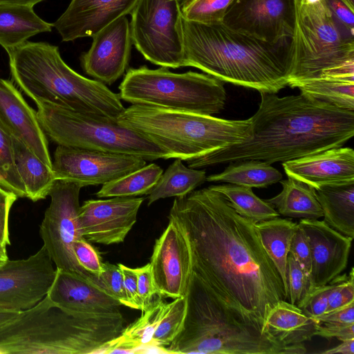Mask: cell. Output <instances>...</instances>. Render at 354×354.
I'll return each instance as SVG.
<instances>
[{
    "instance_id": "cell-1",
    "label": "cell",
    "mask_w": 354,
    "mask_h": 354,
    "mask_svg": "<svg viewBox=\"0 0 354 354\" xmlns=\"http://www.w3.org/2000/svg\"><path fill=\"white\" fill-rule=\"evenodd\" d=\"M168 217L188 237L193 271L230 309L268 333V313L289 299L256 223L239 214L210 186L176 198Z\"/></svg>"
},
{
    "instance_id": "cell-2",
    "label": "cell",
    "mask_w": 354,
    "mask_h": 354,
    "mask_svg": "<svg viewBox=\"0 0 354 354\" xmlns=\"http://www.w3.org/2000/svg\"><path fill=\"white\" fill-rule=\"evenodd\" d=\"M259 93L258 110L250 118L251 138L188 160V167L247 160L283 162L343 147L354 136V111L301 93Z\"/></svg>"
},
{
    "instance_id": "cell-3",
    "label": "cell",
    "mask_w": 354,
    "mask_h": 354,
    "mask_svg": "<svg viewBox=\"0 0 354 354\" xmlns=\"http://www.w3.org/2000/svg\"><path fill=\"white\" fill-rule=\"evenodd\" d=\"M184 66L223 82L277 93L288 84L290 39L272 43L219 24L183 17Z\"/></svg>"
},
{
    "instance_id": "cell-4",
    "label": "cell",
    "mask_w": 354,
    "mask_h": 354,
    "mask_svg": "<svg viewBox=\"0 0 354 354\" xmlns=\"http://www.w3.org/2000/svg\"><path fill=\"white\" fill-rule=\"evenodd\" d=\"M124 323L121 313H73L46 296L0 326V353L100 354L120 335Z\"/></svg>"
},
{
    "instance_id": "cell-5",
    "label": "cell",
    "mask_w": 354,
    "mask_h": 354,
    "mask_svg": "<svg viewBox=\"0 0 354 354\" xmlns=\"http://www.w3.org/2000/svg\"><path fill=\"white\" fill-rule=\"evenodd\" d=\"M7 53L12 80L35 103H51L111 121H117L125 109L119 93L73 71L56 46L27 41Z\"/></svg>"
},
{
    "instance_id": "cell-6",
    "label": "cell",
    "mask_w": 354,
    "mask_h": 354,
    "mask_svg": "<svg viewBox=\"0 0 354 354\" xmlns=\"http://www.w3.org/2000/svg\"><path fill=\"white\" fill-rule=\"evenodd\" d=\"M183 329L167 353L288 354L269 333L230 309L194 271L186 295Z\"/></svg>"
},
{
    "instance_id": "cell-7",
    "label": "cell",
    "mask_w": 354,
    "mask_h": 354,
    "mask_svg": "<svg viewBox=\"0 0 354 354\" xmlns=\"http://www.w3.org/2000/svg\"><path fill=\"white\" fill-rule=\"evenodd\" d=\"M117 122L155 143L167 159L185 161L241 143L252 135L250 118L227 120L142 104L125 108Z\"/></svg>"
},
{
    "instance_id": "cell-8",
    "label": "cell",
    "mask_w": 354,
    "mask_h": 354,
    "mask_svg": "<svg viewBox=\"0 0 354 354\" xmlns=\"http://www.w3.org/2000/svg\"><path fill=\"white\" fill-rule=\"evenodd\" d=\"M288 84L326 77L354 81V41L335 24L325 0H293Z\"/></svg>"
},
{
    "instance_id": "cell-9",
    "label": "cell",
    "mask_w": 354,
    "mask_h": 354,
    "mask_svg": "<svg viewBox=\"0 0 354 354\" xmlns=\"http://www.w3.org/2000/svg\"><path fill=\"white\" fill-rule=\"evenodd\" d=\"M225 82L204 73H175L161 66L129 68L118 88L121 100L131 104L213 115L224 108Z\"/></svg>"
},
{
    "instance_id": "cell-10",
    "label": "cell",
    "mask_w": 354,
    "mask_h": 354,
    "mask_svg": "<svg viewBox=\"0 0 354 354\" xmlns=\"http://www.w3.org/2000/svg\"><path fill=\"white\" fill-rule=\"evenodd\" d=\"M35 104L41 129L58 145L131 154L147 161L167 159L166 152L158 145L117 121L93 117L51 103Z\"/></svg>"
},
{
    "instance_id": "cell-11",
    "label": "cell",
    "mask_w": 354,
    "mask_h": 354,
    "mask_svg": "<svg viewBox=\"0 0 354 354\" xmlns=\"http://www.w3.org/2000/svg\"><path fill=\"white\" fill-rule=\"evenodd\" d=\"M129 23L133 44L151 63L184 66L182 8L177 0H138Z\"/></svg>"
},
{
    "instance_id": "cell-12",
    "label": "cell",
    "mask_w": 354,
    "mask_h": 354,
    "mask_svg": "<svg viewBox=\"0 0 354 354\" xmlns=\"http://www.w3.org/2000/svg\"><path fill=\"white\" fill-rule=\"evenodd\" d=\"M82 187L75 181L55 180L48 194L50 203L44 213L39 233L56 268L77 274L100 286L97 277L80 266L73 250L74 242L83 237L78 218Z\"/></svg>"
},
{
    "instance_id": "cell-13",
    "label": "cell",
    "mask_w": 354,
    "mask_h": 354,
    "mask_svg": "<svg viewBox=\"0 0 354 354\" xmlns=\"http://www.w3.org/2000/svg\"><path fill=\"white\" fill-rule=\"evenodd\" d=\"M134 155L58 145L53 171L56 179L79 183L82 187L104 185L146 165Z\"/></svg>"
},
{
    "instance_id": "cell-14",
    "label": "cell",
    "mask_w": 354,
    "mask_h": 354,
    "mask_svg": "<svg viewBox=\"0 0 354 354\" xmlns=\"http://www.w3.org/2000/svg\"><path fill=\"white\" fill-rule=\"evenodd\" d=\"M43 245L28 258L8 260L0 267V310L23 311L45 297L56 268Z\"/></svg>"
},
{
    "instance_id": "cell-15",
    "label": "cell",
    "mask_w": 354,
    "mask_h": 354,
    "mask_svg": "<svg viewBox=\"0 0 354 354\" xmlns=\"http://www.w3.org/2000/svg\"><path fill=\"white\" fill-rule=\"evenodd\" d=\"M155 241L150 259L157 295L176 299L185 297L190 282L192 252L188 237L172 218Z\"/></svg>"
},
{
    "instance_id": "cell-16",
    "label": "cell",
    "mask_w": 354,
    "mask_h": 354,
    "mask_svg": "<svg viewBox=\"0 0 354 354\" xmlns=\"http://www.w3.org/2000/svg\"><path fill=\"white\" fill-rule=\"evenodd\" d=\"M223 23L232 29L263 40L279 43L291 39L293 0H237Z\"/></svg>"
},
{
    "instance_id": "cell-17",
    "label": "cell",
    "mask_w": 354,
    "mask_h": 354,
    "mask_svg": "<svg viewBox=\"0 0 354 354\" xmlns=\"http://www.w3.org/2000/svg\"><path fill=\"white\" fill-rule=\"evenodd\" d=\"M144 199L129 196L84 201L78 214L82 236L102 245L123 242L136 223Z\"/></svg>"
},
{
    "instance_id": "cell-18",
    "label": "cell",
    "mask_w": 354,
    "mask_h": 354,
    "mask_svg": "<svg viewBox=\"0 0 354 354\" xmlns=\"http://www.w3.org/2000/svg\"><path fill=\"white\" fill-rule=\"evenodd\" d=\"M92 37L91 48L81 56L82 68L95 80L111 85L129 64L133 44L129 19L123 16Z\"/></svg>"
},
{
    "instance_id": "cell-19",
    "label": "cell",
    "mask_w": 354,
    "mask_h": 354,
    "mask_svg": "<svg viewBox=\"0 0 354 354\" xmlns=\"http://www.w3.org/2000/svg\"><path fill=\"white\" fill-rule=\"evenodd\" d=\"M298 224L310 246L311 290L328 283L345 270L353 239L333 230L324 221L301 218Z\"/></svg>"
},
{
    "instance_id": "cell-20",
    "label": "cell",
    "mask_w": 354,
    "mask_h": 354,
    "mask_svg": "<svg viewBox=\"0 0 354 354\" xmlns=\"http://www.w3.org/2000/svg\"><path fill=\"white\" fill-rule=\"evenodd\" d=\"M138 0H71L53 23L63 41L93 37L115 20L131 15Z\"/></svg>"
},
{
    "instance_id": "cell-21",
    "label": "cell",
    "mask_w": 354,
    "mask_h": 354,
    "mask_svg": "<svg viewBox=\"0 0 354 354\" xmlns=\"http://www.w3.org/2000/svg\"><path fill=\"white\" fill-rule=\"evenodd\" d=\"M46 296L56 306L73 313L111 315L121 313V304L99 284L61 269L56 268L54 281Z\"/></svg>"
},
{
    "instance_id": "cell-22",
    "label": "cell",
    "mask_w": 354,
    "mask_h": 354,
    "mask_svg": "<svg viewBox=\"0 0 354 354\" xmlns=\"http://www.w3.org/2000/svg\"><path fill=\"white\" fill-rule=\"evenodd\" d=\"M0 122L12 136L22 141L44 163L53 169L48 139L35 111L8 80L0 77Z\"/></svg>"
},
{
    "instance_id": "cell-23",
    "label": "cell",
    "mask_w": 354,
    "mask_h": 354,
    "mask_svg": "<svg viewBox=\"0 0 354 354\" xmlns=\"http://www.w3.org/2000/svg\"><path fill=\"white\" fill-rule=\"evenodd\" d=\"M287 176L315 189L354 181V150L335 147L282 162Z\"/></svg>"
},
{
    "instance_id": "cell-24",
    "label": "cell",
    "mask_w": 354,
    "mask_h": 354,
    "mask_svg": "<svg viewBox=\"0 0 354 354\" xmlns=\"http://www.w3.org/2000/svg\"><path fill=\"white\" fill-rule=\"evenodd\" d=\"M319 325L317 320L286 300L275 305L266 320L267 331L292 354L306 353L303 343L316 335Z\"/></svg>"
},
{
    "instance_id": "cell-25",
    "label": "cell",
    "mask_w": 354,
    "mask_h": 354,
    "mask_svg": "<svg viewBox=\"0 0 354 354\" xmlns=\"http://www.w3.org/2000/svg\"><path fill=\"white\" fill-rule=\"evenodd\" d=\"M52 28L53 24L41 19L33 6L0 4V45L7 53L35 35L50 32Z\"/></svg>"
},
{
    "instance_id": "cell-26",
    "label": "cell",
    "mask_w": 354,
    "mask_h": 354,
    "mask_svg": "<svg viewBox=\"0 0 354 354\" xmlns=\"http://www.w3.org/2000/svg\"><path fill=\"white\" fill-rule=\"evenodd\" d=\"M324 221L342 234L354 238V181L315 189Z\"/></svg>"
},
{
    "instance_id": "cell-27",
    "label": "cell",
    "mask_w": 354,
    "mask_h": 354,
    "mask_svg": "<svg viewBox=\"0 0 354 354\" xmlns=\"http://www.w3.org/2000/svg\"><path fill=\"white\" fill-rule=\"evenodd\" d=\"M282 189L277 196L265 200L284 216L305 219L323 217L322 207L317 199L315 189L295 178L281 180Z\"/></svg>"
},
{
    "instance_id": "cell-28",
    "label": "cell",
    "mask_w": 354,
    "mask_h": 354,
    "mask_svg": "<svg viewBox=\"0 0 354 354\" xmlns=\"http://www.w3.org/2000/svg\"><path fill=\"white\" fill-rule=\"evenodd\" d=\"M12 138L15 164L24 183L26 198L34 202L46 198L55 180L53 169L22 141L14 136Z\"/></svg>"
},
{
    "instance_id": "cell-29",
    "label": "cell",
    "mask_w": 354,
    "mask_h": 354,
    "mask_svg": "<svg viewBox=\"0 0 354 354\" xmlns=\"http://www.w3.org/2000/svg\"><path fill=\"white\" fill-rule=\"evenodd\" d=\"M297 224L279 216L256 223L261 242L277 269L288 296V256Z\"/></svg>"
},
{
    "instance_id": "cell-30",
    "label": "cell",
    "mask_w": 354,
    "mask_h": 354,
    "mask_svg": "<svg viewBox=\"0 0 354 354\" xmlns=\"http://www.w3.org/2000/svg\"><path fill=\"white\" fill-rule=\"evenodd\" d=\"M206 177L205 170L187 167L180 159L176 158L148 194L147 205L161 198L185 196L204 183Z\"/></svg>"
},
{
    "instance_id": "cell-31",
    "label": "cell",
    "mask_w": 354,
    "mask_h": 354,
    "mask_svg": "<svg viewBox=\"0 0 354 354\" xmlns=\"http://www.w3.org/2000/svg\"><path fill=\"white\" fill-rule=\"evenodd\" d=\"M281 173L268 162L247 160L229 163L223 171L206 177L208 182H221L248 187L264 188L279 182Z\"/></svg>"
},
{
    "instance_id": "cell-32",
    "label": "cell",
    "mask_w": 354,
    "mask_h": 354,
    "mask_svg": "<svg viewBox=\"0 0 354 354\" xmlns=\"http://www.w3.org/2000/svg\"><path fill=\"white\" fill-rule=\"evenodd\" d=\"M312 99L354 111V81L321 77L291 84Z\"/></svg>"
},
{
    "instance_id": "cell-33",
    "label": "cell",
    "mask_w": 354,
    "mask_h": 354,
    "mask_svg": "<svg viewBox=\"0 0 354 354\" xmlns=\"http://www.w3.org/2000/svg\"><path fill=\"white\" fill-rule=\"evenodd\" d=\"M210 187L221 193L239 214L255 223L279 216L274 207L254 194L251 187L230 183Z\"/></svg>"
},
{
    "instance_id": "cell-34",
    "label": "cell",
    "mask_w": 354,
    "mask_h": 354,
    "mask_svg": "<svg viewBox=\"0 0 354 354\" xmlns=\"http://www.w3.org/2000/svg\"><path fill=\"white\" fill-rule=\"evenodd\" d=\"M162 173V169L158 165H146L127 175L103 185L95 195L99 198L148 195Z\"/></svg>"
},
{
    "instance_id": "cell-35",
    "label": "cell",
    "mask_w": 354,
    "mask_h": 354,
    "mask_svg": "<svg viewBox=\"0 0 354 354\" xmlns=\"http://www.w3.org/2000/svg\"><path fill=\"white\" fill-rule=\"evenodd\" d=\"M169 306V303L158 296L139 318L124 327L120 335L136 346L139 353H154L152 337Z\"/></svg>"
},
{
    "instance_id": "cell-36",
    "label": "cell",
    "mask_w": 354,
    "mask_h": 354,
    "mask_svg": "<svg viewBox=\"0 0 354 354\" xmlns=\"http://www.w3.org/2000/svg\"><path fill=\"white\" fill-rule=\"evenodd\" d=\"M187 310L186 297L174 299L156 328L151 341L154 353H167V347L183 329Z\"/></svg>"
},
{
    "instance_id": "cell-37",
    "label": "cell",
    "mask_w": 354,
    "mask_h": 354,
    "mask_svg": "<svg viewBox=\"0 0 354 354\" xmlns=\"http://www.w3.org/2000/svg\"><path fill=\"white\" fill-rule=\"evenodd\" d=\"M0 186L13 192L18 198L26 197L24 183L15 164L12 136L1 122Z\"/></svg>"
},
{
    "instance_id": "cell-38",
    "label": "cell",
    "mask_w": 354,
    "mask_h": 354,
    "mask_svg": "<svg viewBox=\"0 0 354 354\" xmlns=\"http://www.w3.org/2000/svg\"><path fill=\"white\" fill-rule=\"evenodd\" d=\"M237 0H194L182 8L183 17L201 24L222 23L229 8Z\"/></svg>"
},
{
    "instance_id": "cell-39",
    "label": "cell",
    "mask_w": 354,
    "mask_h": 354,
    "mask_svg": "<svg viewBox=\"0 0 354 354\" xmlns=\"http://www.w3.org/2000/svg\"><path fill=\"white\" fill-rule=\"evenodd\" d=\"M288 286L289 302L295 306L310 290L309 276L290 253L288 256Z\"/></svg>"
},
{
    "instance_id": "cell-40",
    "label": "cell",
    "mask_w": 354,
    "mask_h": 354,
    "mask_svg": "<svg viewBox=\"0 0 354 354\" xmlns=\"http://www.w3.org/2000/svg\"><path fill=\"white\" fill-rule=\"evenodd\" d=\"M338 276L326 285L312 288L297 306L313 318L325 314L329 295L338 281Z\"/></svg>"
},
{
    "instance_id": "cell-41",
    "label": "cell",
    "mask_w": 354,
    "mask_h": 354,
    "mask_svg": "<svg viewBox=\"0 0 354 354\" xmlns=\"http://www.w3.org/2000/svg\"><path fill=\"white\" fill-rule=\"evenodd\" d=\"M331 17L341 35L354 41L353 6L348 0H325Z\"/></svg>"
},
{
    "instance_id": "cell-42",
    "label": "cell",
    "mask_w": 354,
    "mask_h": 354,
    "mask_svg": "<svg viewBox=\"0 0 354 354\" xmlns=\"http://www.w3.org/2000/svg\"><path fill=\"white\" fill-rule=\"evenodd\" d=\"M100 286L122 306L129 307L124 279L118 264L103 263V271L99 277Z\"/></svg>"
},
{
    "instance_id": "cell-43",
    "label": "cell",
    "mask_w": 354,
    "mask_h": 354,
    "mask_svg": "<svg viewBox=\"0 0 354 354\" xmlns=\"http://www.w3.org/2000/svg\"><path fill=\"white\" fill-rule=\"evenodd\" d=\"M73 250L80 266L99 279L103 271V262L95 248L82 237L74 242Z\"/></svg>"
},
{
    "instance_id": "cell-44",
    "label": "cell",
    "mask_w": 354,
    "mask_h": 354,
    "mask_svg": "<svg viewBox=\"0 0 354 354\" xmlns=\"http://www.w3.org/2000/svg\"><path fill=\"white\" fill-rule=\"evenodd\" d=\"M353 272L352 268L348 275L345 273L338 276V281L329 295L326 313L354 303Z\"/></svg>"
},
{
    "instance_id": "cell-45",
    "label": "cell",
    "mask_w": 354,
    "mask_h": 354,
    "mask_svg": "<svg viewBox=\"0 0 354 354\" xmlns=\"http://www.w3.org/2000/svg\"><path fill=\"white\" fill-rule=\"evenodd\" d=\"M138 278V295L140 301V310L147 309L157 295L150 263L142 267L134 268Z\"/></svg>"
},
{
    "instance_id": "cell-46",
    "label": "cell",
    "mask_w": 354,
    "mask_h": 354,
    "mask_svg": "<svg viewBox=\"0 0 354 354\" xmlns=\"http://www.w3.org/2000/svg\"><path fill=\"white\" fill-rule=\"evenodd\" d=\"M289 253L310 277L311 268L310 246L307 237L298 223L291 239Z\"/></svg>"
},
{
    "instance_id": "cell-47",
    "label": "cell",
    "mask_w": 354,
    "mask_h": 354,
    "mask_svg": "<svg viewBox=\"0 0 354 354\" xmlns=\"http://www.w3.org/2000/svg\"><path fill=\"white\" fill-rule=\"evenodd\" d=\"M18 196L0 186V244L6 248L10 245L8 230L10 211Z\"/></svg>"
},
{
    "instance_id": "cell-48",
    "label": "cell",
    "mask_w": 354,
    "mask_h": 354,
    "mask_svg": "<svg viewBox=\"0 0 354 354\" xmlns=\"http://www.w3.org/2000/svg\"><path fill=\"white\" fill-rule=\"evenodd\" d=\"M118 265L122 273L129 308L140 310V306L138 295V278L134 268H131L122 263Z\"/></svg>"
},
{
    "instance_id": "cell-49",
    "label": "cell",
    "mask_w": 354,
    "mask_h": 354,
    "mask_svg": "<svg viewBox=\"0 0 354 354\" xmlns=\"http://www.w3.org/2000/svg\"><path fill=\"white\" fill-rule=\"evenodd\" d=\"M316 335L324 338H337L340 341L354 338V324H319Z\"/></svg>"
},
{
    "instance_id": "cell-50",
    "label": "cell",
    "mask_w": 354,
    "mask_h": 354,
    "mask_svg": "<svg viewBox=\"0 0 354 354\" xmlns=\"http://www.w3.org/2000/svg\"><path fill=\"white\" fill-rule=\"evenodd\" d=\"M319 324H354V303L315 318Z\"/></svg>"
},
{
    "instance_id": "cell-51",
    "label": "cell",
    "mask_w": 354,
    "mask_h": 354,
    "mask_svg": "<svg viewBox=\"0 0 354 354\" xmlns=\"http://www.w3.org/2000/svg\"><path fill=\"white\" fill-rule=\"evenodd\" d=\"M322 353L324 354H353L354 338L342 341V343L329 349L325 350Z\"/></svg>"
},
{
    "instance_id": "cell-52",
    "label": "cell",
    "mask_w": 354,
    "mask_h": 354,
    "mask_svg": "<svg viewBox=\"0 0 354 354\" xmlns=\"http://www.w3.org/2000/svg\"><path fill=\"white\" fill-rule=\"evenodd\" d=\"M44 0H0V4L27 5L34 6Z\"/></svg>"
},
{
    "instance_id": "cell-53",
    "label": "cell",
    "mask_w": 354,
    "mask_h": 354,
    "mask_svg": "<svg viewBox=\"0 0 354 354\" xmlns=\"http://www.w3.org/2000/svg\"><path fill=\"white\" fill-rule=\"evenodd\" d=\"M19 313L15 310H0V326L16 317Z\"/></svg>"
},
{
    "instance_id": "cell-54",
    "label": "cell",
    "mask_w": 354,
    "mask_h": 354,
    "mask_svg": "<svg viewBox=\"0 0 354 354\" xmlns=\"http://www.w3.org/2000/svg\"><path fill=\"white\" fill-rule=\"evenodd\" d=\"M8 257L7 254L6 248L0 244V267L3 266L8 260Z\"/></svg>"
},
{
    "instance_id": "cell-55",
    "label": "cell",
    "mask_w": 354,
    "mask_h": 354,
    "mask_svg": "<svg viewBox=\"0 0 354 354\" xmlns=\"http://www.w3.org/2000/svg\"><path fill=\"white\" fill-rule=\"evenodd\" d=\"M177 1H178L181 8H183L185 6H186L189 3H190L191 1H192L194 0H177Z\"/></svg>"
},
{
    "instance_id": "cell-56",
    "label": "cell",
    "mask_w": 354,
    "mask_h": 354,
    "mask_svg": "<svg viewBox=\"0 0 354 354\" xmlns=\"http://www.w3.org/2000/svg\"><path fill=\"white\" fill-rule=\"evenodd\" d=\"M349 1L350 3H351L352 5H354L353 3V0H348Z\"/></svg>"
}]
</instances>
